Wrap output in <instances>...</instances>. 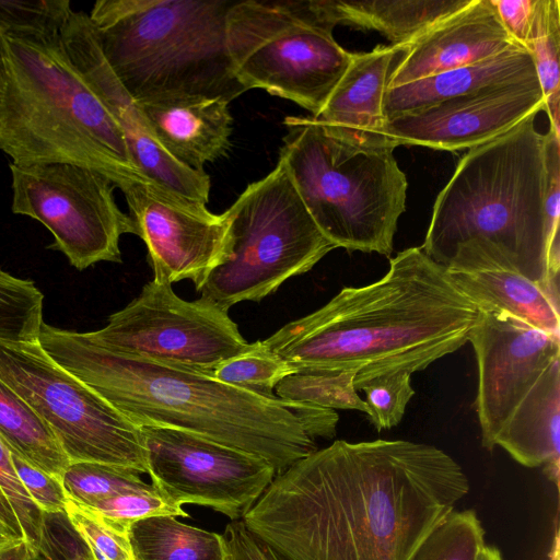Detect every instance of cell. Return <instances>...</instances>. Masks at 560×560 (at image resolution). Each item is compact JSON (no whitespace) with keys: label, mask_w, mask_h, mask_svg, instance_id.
Masks as SVG:
<instances>
[{"label":"cell","mask_w":560,"mask_h":560,"mask_svg":"<svg viewBox=\"0 0 560 560\" xmlns=\"http://www.w3.org/2000/svg\"><path fill=\"white\" fill-rule=\"evenodd\" d=\"M468 491L434 445L338 440L278 472L242 522L288 560H412Z\"/></svg>","instance_id":"6da1fadb"},{"label":"cell","mask_w":560,"mask_h":560,"mask_svg":"<svg viewBox=\"0 0 560 560\" xmlns=\"http://www.w3.org/2000/svg\"><path fill=\"white\" fill-rule=\"evenodd\" d=\"M40 347L137 427L189 431L259 457L278 472L332 439L336 410L262 396L190 369L109 352L85 332L43 323Z\"/></svg>","instance_id":"7a4b0ae2"},{"label":"cell","mask_w":560,"mask_h":560,"mask_svg":"<svg viewBox=\"0 0 560 560\" xmlns=\"http://www.w3.org/2000/svg\"><path fill=\"white\" fill-rule=\"evenodd\" d=\"M477 314L445 267L409 247L390 258L380 280L345 287L261 341L292 372H357V389L377 375L422 371L458 350Z\"/></svg>","instance_id":"3957f363"},{"label":"cell","mask_w":560,"mask_h":560,"mask_svg":"<svg viewBox=\"0 0 560 560\" xmlns=\"http://www.w3.org/2000/svg\"><path fill=\"white\" fill-rule=\"evenodd\" d=\"M534 112L469 149L438 195L422 250L446 269L492 262L559 290L546 215V135Z\"/></svg>","instance_id":"277c9868"},{"label":"cell","mask_w":560,"mask_h":560,"mask_svg":"<svg viewBox=\"0 0 560 560\" xmlns=\"http://www.w3.org/2000/svg\"><path fill=\"white\" fill-rule=\"evenodd\" d=\"M0 150L15 164L69 163L94 168L117 188L148 180L124 133L58 40L0 34Z\"/></svg>","instance_id":"5b68a950"},{"label":"cell","mask_w":560,"mask_h":560,"mask_svg":"<svg viewBox=\"0 0 560 560\" xmlns=\"http://www.w3.org/2000/svg\"><path fill=\"white\" fill-rule=\"evenodd\" d=\"M228 0H98L89 13L108 66L136 102L236 98L245 88L226 46Z\"/></svg>","instance_id":"8992f818"},{"label":"cell","mask_w":560,"mask_h":560,"mask_svg":"<svg viewBox=\"0 0 560 560\" xmlns=\"http://www.w3.org/2000/svg\"><path fill=\"white\" fill-rule=\"evenodd\" d=\"M283 124L279 160L325 237L335 248L390 256L407 194L395 148L347 142L312 117Z\"/></svg>","instance_id":"52a82bcc"},{"label":"cell","mask_w":560,"mask_h":560,"mask_svg":"<svg viewBox=\"0 0 560 560\" xmlns=\"http://www.w3.org/2000/svg\"><path fill=\"white\" fill-rule=\"evenodd\" d=\"M334 28L316 0L232 1L226 46L234 74L246 91L264 90L316 118L351 58Z\"/></svg>","instance_id":"ba28073f"},{"label":"cell","mask_w":560,"mask_h":560,"mask_svg":"<svg viewBox=\"0 0 560 560\" xmlns=\"http://www.w3.org/2000/svg\"><path fill=\"white\" fill-rule=\"evenodd\" d=\"M228 211L230 256L199 290L228 310L240 302L261 301L335 248L312 219L281 160L248 184Z\"/></svg>","instance_id":"9c48e42d"},{"label":"cell","mask_w":560,"mask_h":560,"mask_svg":"<svg viewBox=\"0 0 560 560\" xmlns=\"http://www.w3.org/2000/svg\"><path fill=\"white\" fill-rule=\"evenodd\" d=\"M0 378L47 424L70 463L147 474L139 427L58 364L38 341L0 339Z\"/></svg>","instance_id":"30bf717a"},{"label":"cell","mask_w":560,"mask_h":560,"mask_svg":"<svg viewBox=\"0 0 560 560\" xmlns=\"http://www.w3.org/2000/svg\"><path fill=\"white\" fill-rule=\"evenodd\" d=\"M12 212L40 222L78 270L100 261L121 262L124 234H136L118 207L115 183L103 173L69 163H10Z\"/></svg>","instance_id":"8fae6325"},{"label":"cell","mask_w":560,"mask_h":560,"mask_svg":"<svg viewBox=\"0 0 560 560\" xmlns=\"http://www.w3.org/2000/svg\"><path fill=\"white\" fill-rule=\"evenodd\" d=\"M85 334L109 352L205 374L249 346L228 308L203 296L186 301L154 280L106 326Z\"/></svg>","instance_id":"7c38bea8"},{"label":"cell","mask_w":560,"mask_h":560,"mask_svg":"<svg viewBox=\"0 0 560 560\" xmlns=\"http://www.w3.org/2000/svg\"><path fill=\"white\" fill-rule=\"evenodd\" d=\"M139 430L151 483L179 506H207L242 521L277 475L266 460L189 431Z\"/></svg>","instance_id":"4fadbf2b"},{"label":"cell","mask_w":560,"mask_h":560,"mask_svg":"<svg viewBox=\"0 0 560 560\" xmlns=\"http://www.w3.org/2000/svg\"><path fill=\"white\" fill-rule=\"evenodd\" d=\"M120 190L136 235L147 246L153 280L171 285L190 280L199 291L209 275L230 256L232 219L228 209L213 213L207 203L150 180H131Z\"/></svg>","instance_id":"5bb4252c"},{"label":"cell","mask_w":560,"mask_h":560,"mask_svg":"<svg viewBox=\"0 0 560 560\" xmlns=\"http://www.w3.org/2000/svg\"><path fill=\"white\" fill-rule=\"evenodd\" d=\"M478 368L475 407L488 451L546 369L560 359V338L509 315L478 311L468 336Z\"/></svg>","instance_id":"9a60e30c"},{"label":"cell","mask_w":560,"mask_h":560,"mask_svg":"<svg viewBox=\"0 0 560 560\" xmlns=\"http://www.w3.org/2000/svg\"><path fill=\"white\" fill-rule=\"evenodd\" d=\"M60 44L77 71L119 125L131 160L148 180L188 199L208 203L210 177L174 160L158 143L135 100L119 82L98 46L85 12L73 11L60 33Z\"/></svg>","instance_id":"2e32d148"},{"label":"cell","mask_w":560,"mask_h":560,"mask_svg":"<svg viewBox=\"0 0 560 560\" xmlns=\"http://www.w3.org/2000/svg\"><path fill=\"white\" fill-rule=\"evenodd\" d=\"M545 110L538 79L488 88L386 119L383 135L394 147L471 149L506 132L527 115Z\"/></svg>","instance_id":"e0dca14e"},{"label":"cell","mask_w":560,"mask_h":560,"mask_svg":"<svg viewBox=\"0 0 560 560\" xmlns=\"http://www.w3.org/2000/svg\"><path fill=\"white\" fill-rule=\"evenodd\" d=\"M514 43L492 0H470L407 45L387 89L486 60Z\"/></svg>","instance_id":"ac0fdd59"},{"label":"cell","mask_w":560,"mask_h":560,"mask_svg":"<svg viewBox=\"0 0 560 560\" xmlns=\"http://www.w3.org/2000/svg\"><path fill=\"white\" fill-rule=\"evenodd\" d=\"M407 51V45H390L351 52L347 70L314 119L329 135L347 142L393 147L383 135V102L389 78Z\"/></svg>","instance_id":"d6986e66"},{"label":"cell","mask_w":560,"mask_h":560,"mask_svg":"<svg viewBox=\"0 0 560 560\" xmlns=\"http://www.w3.org/2000/svg\"><path fill=\"white\" fill-rule=\"evenodd\" d=\"M136 104L158 143L191 170L205 171L231 148L233 118L222 97L173 96Z\"/></svg>","instance_id":"ffe728a7"},{"label":"cell","mask_w":560,"mask_h":560,"mask_svg":"<svg viewBox=\"0 0 560 560\" xmlns=\"http://www.w3.org/2000/svg\"><path fill=\"white\" fill-rule=\"evenodd\" d=\"M536 79L538 78L530 54L516 42L486 60L387 89L383 114L389 119L488 88Z\"/></svg>","instance_id":"44dd1931"},{"label":"cell","mask_w":560,"mask_h":560,"mask_svg":"<svg viewBox=\"0 0 560 560\" xmlns=\"http://www.w3.org/2000/svg\"><path fill=\"white\" fill-rule=\"evenodd\" d=\"M446 270L478 311L509 315L560 338L559 290L492 262Z\"/></svg>","instance_id":"7402d4cb"},{"label":"cell","mask_w":560,"mask_h":560,"mask_svg":"<svg viewBox=\"0 0 560 560\" xmlns=\"http://www.w3.org/2000/svg\"><path fill=\"white\" fill-rule=\"evenodd\" d=\"M560 359L541 374L499 434L502 447L525 467L544 466L549 480L559 486Z\"/></svg>","instance_id":"603a6c76"},{"label":"cell","mask_w":560,"mask_h":560,"mask_svg":"<svg viewBox=\"0 0 560 560\" xmlns=\"http://www.w3.org/2000/svg\"><path fill=\"white\" fill-rule=\"evenodd\" d=\"M470 0H317L325 18L335 26L374 30L392 46L408 45L439 21L467 5Z\"/></svg>","instance_id":"cb8c5ba5"},{"label":"cell","mask_w":560,"mask_h":560,"mask_svg":"<svg viewBox=\"0 0 560 560\" xmlns=\"http://www.w3.org/2000/svg\"><path fill=\"white\" fill-rule=\"evenodd\" d=\"M127 535L137 560H224L222 535L182 523L176 516L138 521Z\"/></svg>","instance_id":"d4e9b609"},{"label":"cell","mask_w":560,"mask_h":560,"mask_svg":"<svg viewBox=\"0 0 560 560\" xmlns=\"http://www.w3.org/2000/svg\"><path fill=\"white\" fill-rule=\"evenodd\" d=\"M0 439L11 453L59 480L70 464L47 424L1 378Z\"/></svg>","instance_id":"484cf974"},{"label":"cell","mask_w":560,"mask_h":560,"mask_svg":"<svg viewBox=\"0 0 560 560\" xmlns=\"http://www.w3.org/2000/svg\"><path fill=\"white\" fill-rule=\"evenodd\" d=\"M523 46L533 58L550 128L560 135L559 0H536L529 31Z\"/></svg>","instance_id":"4316f807"},{"label":"cell","mask_w":560,"mask_h":560,"mask_svg":"<svg viewBox=\"0 0 560 560\" xmlns=\"http://www.w3.org/2000/svg\"><path fill=\"white\" fill-rule=\"evenodd\" d=\"M354 371L301 370L283 377L276 386V396L325 409L359 410L368 408L354 387Z\"/></svg>","instance_id":"83f0119b"},{"label":"cell","mask_w":560,"mask_h":560,"mask_svg":"<svg viewBox=\"0 0 560 560\" xmlns=\"http://www.w3.org/2000/svg\"><path fill=\"white\" fill-rule=\"evenodd\" d=\"M44 294L35 283L0 269V339L36 342L43 320Z\"/></svg>","instance_id":"f1b7e54d"},{"label":"cell","mask_w":560,"mask_h":560,"mask_svg":"<svg viewBox=\"0 0 560 560\" xmlns=\"http://www.w3.org/2000/svg\"><path fill=\"white\" fill-rule=\"evenodd\" d=\"M73 10L69 0H0V34L54 42Z\"/></svg>","instance_id":"f546056e"},{"label":"cell","mask_w":560,"mask_h":560,"mask_svg":"<svg viewBox=\"0 0 560 560\" xmlns=\"http://www.w3.org/2000/svg\"><path fill=\"white\" fill-rule=\"evenodd\" d=\"M290 373L292 371L284 361L272 353L262 341H256L206 374L246 392L273 396L278 383Z\"/></svg>","instance_id":"4dcf8cb0"},{"label":"cell","mask_w":560,"mask_h":560,"mask_svg":"<svg viewBox=\"0 0 560 560\" xmlns=\"http://www.w3.org/2000/svg\"><path fill=\"white\" fill-rule=\"evenodd\" d=\"M61 482L67 497L82 506L148 485L135 469L93 462L70 463Z\"/></svg>","instance_id":"1f68e13d"},{"label":"cell","mask_w":560,"mask_h":560,"mask_svg":"<svg viewBox=\"0 0 560 560\" xmlns=\"http://www.w3.org/2000/svg\"><path fill=\"white\" fill-rule=\"evenodd\" d=\"M485 529L475 510H453L425 538L412 560H475Z\"/></svg>","instance_id":"d6a6232c"},{"label":"cell","mask_w":560,"mask_h":560,"mask_svg":"<svg viewBox=\"0 0 560 560\" xmlns=\"http://www.w3.org/2000/svg\"><path fill=\"white\" fill-rule=\"evenodd\" d=\"M113 528L127 533L133 523L160 515L189 516L152 483L129 489L85 506Z\"/></svg>","instance_id":"836d02e7"},{"label":"cell","mask_w":560,"mask_h":560,"mask_svg":"<svg viewBox=\"0 0 560 560\" xmlns=\"http://www.w3.org/2000/svg\"><path fill=\"white\" fill-rule=\"evenodd\" d=\"M411 373L395 372L372 377L361 383L365 395L366 417L377 431L396 427L405 415L409 400L415 395Z\"/></svg>","instance_id":"e575fe53"},{"label":"cell","mask_w":560,"mask_h":560,"mask_svg":"<svg viewBox=\"0 0 560 560\" xmlns=\"http://www.w3.org/2000/svg\"><path fill=\"white\" fill-rule=\"evenodd\" d=\"M66 514L94 560H137L127 533L113 528L91 510L70 499Z\"/></svg>","instance_id":"d590c367"},{"label":"cell","mask_w":560,"mask_h":560,"mask_svg":"<svg viewBox=\"0 0 560 560\" xmlns=\"http://www.w3.org/2000/svg\"><path fill=\"white\" fill-rule=\"evenodd\" d=\"M30 560H94L66 512H44L40 537Z\"/></svg>","instance_id":"8d00e7d4"},{"label":"cell","mask_w":560,"mask_h":560,"mask_svg":"<svg viewBox=\"0 0 560 560\" xmlns=\"http://www.w3.org/2000/svg\"><path fill=\"white\" fill-rule=\"evenodd\" d=\"M0 490L10 502L22 527L24 538L35 548L38 545L44 513L22 485L12 462L11 452L0 439Z\"/></svg>","instance_id":"74e56055"},{"label":"cell","mask_w":560,"mask_h":560,"mask_svg":"<svg viewBox=\"0 0 560 560\" xmlns=\"http://www.w3.org/2000/svg\"><path fill=\"white\" fill-rule=\"evenodd\" d=\"M18 476L32 500L44 512H66L69 498L61 480L11 453Z\"/></svg>","instance_id":"f35d334b"},{"label":"cell","mask_w":560,"mask_h":560,"mask_svg":"<svg viewBox=\"0 0 560 560\" xmlns=\"http://www.w3.org/2000/svg\"><path fill=\"white\" fill-rule=\"evenodd\" d=\"M224 560H288L253 535L242 521H232L222 534Z\"/></svg>","instance_id":"ab89813d"},{"label":"cell","mask_w":560,"mask_h":560,"mask_svg":"<svg viewBox=\"0 0 560 560\" xmlns=\"http://www.w3.org/2000/svg\"><path fill=\"white\" fill-rule=\"evenodd\" d=\"M508 33L524 44L529 31L536 0H492Z\"/></svg>","instance_id":"60d3db41"},{"label":"cell","mask_w":560,"mask_h":560,"mask_svg":"<svg viewBox=\"0 0 560 560\" xmlns=\"http://www.w3.org/2000/svg\"><path fill=\"white\" fill-rule=\"evenodd\" d=\"M0 529L10 539H22L24 534L10 502L0 490Z\"/></svg>","instance_id":"b9f144b4"},{"label":"cell","mask_w":560,"mask_h":560,"mask_svg":"<svg viewBox=\"0 0 560 560\" xmlns=\"http://www.w3.org/2000/svg\"><path fill=\"white\" fill-rule=\"evenodd\" d=\"M31 545L25 538L9 540L0 545V560H30Z\"/></svg>","instance_id":"7bdbcfd3"},{"label":"cell","mask_w":560,"mask_h":560,"mask_svg":"<svg viewBox=\"0 0 560 560\" xmlns=\"http://www.w3.org/2000/svg\"><path fill=\"white\" fill-rule=\"evenodd\" d=\"M475 560H503V558L498 548L485 544Z\"/></svg>","instance_id":"ee69618b"},{"label":"cell","mask_w":560,"mask_h":560,"mask_svg":"<svg viewBox=\"0 0 560 560\" xmlns=\"http://www.w3.org/2000/svg\"><path fill=\"white\" fill-rule=\"evenodd\" d=\"M550 560H559V532L556 530L555 538H553V545L550 551Z\"/></svg>","instance_id":"f6af8a7d"},{"label":"cell","mask_w":560,"mask_h":560,"mask_svg":"<svg viewBox=\"0 0 560 560\" xmlns=\"http://www.w3.org/2000/svg\"><path fill=\"white\" fill-rule=\"evenodd\" d=\"M9 540H13V539H10V538H9L8 536H5V535L1 532V529H0V545H2V544H4V542H7V541H9Z\"/></svg>","instance_id":"bcb514c9"}]
</instances>
